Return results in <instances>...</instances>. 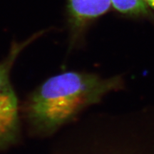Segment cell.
I'll list each match as a JSON object with an SVG mask.
<instances>
[{
	"label": "cell",
	"instance_id": "obj_1",
	"mask_svg": "<svg viewBox=\"0 0 154 154\" xmlns=\"http://www.w3.org/2000/svg\"><path fill=\"white\" fill-rule=\"evenodd\" d=\"M122 85L120 76L61 73L50 77L30 94L24 105L25 119L34 134L49 136Z\"/></svg>",
	"mask_w": 154,
	"mask_h": 154
},
{
	"label": "cell",
	"instance_id": "obj_2",
	"mask_svg": "<svg viewBox=\"0 0 154 154\" xmlns=\"http://www.w3.org/2000/svg\"><path fill=\"white\" fill-rule=\"evenodd\" d=\"M44 32H38L24 42H14L7 57L0 61V151L17 144L21 135L18 99L11 85V71L21 52Z\"/></svg>",
	"mask_w": 154,
	"mask_h": 154
},
{
	"label": "cell",
	"instance_id": "obj_3",
	"mask_svg": "<svg viewBox=\"0 0 154 154\" xmlns=\"http://www.w3.org/2000/svg\"><path fill=\"white\" fill-rule=\"evenodd\" d=\"M111 7V0H67L73 43L90 23L106 13Z\"/></svg>",
	"mask_w": 154,
	"mask_h": 154
},
{
	"label": "cell",
	"instance_id": "obj_4",
	"mask_svg": "<svg viewBox=\"0 0 154 154\" xmlns=\"http://www.w3.org/2000/svg\"><path fill=\"white\" fill-rule=\"evenodd\" d=\"M111 4L116 10L124 14L140 16L149 12L144 0H111Z\"/></svg>",
	"mask_w": 154,
	"mask_h": 154
},
{
	"label": "cell",
	"instance_id": "obj_5",
	"mask_svg": "<svg viewBox=\"0 0 154 154\" xmlns=\"http://www.w3.org/2000/svg\"><path fill=\"white\" fill-rule=\"evenodd\" d=\"M144 2L149 7L154 9V0H144Z\"/></svg>",
	"mask_w": 154,
	"mask_h": 154
}]
</instances>
